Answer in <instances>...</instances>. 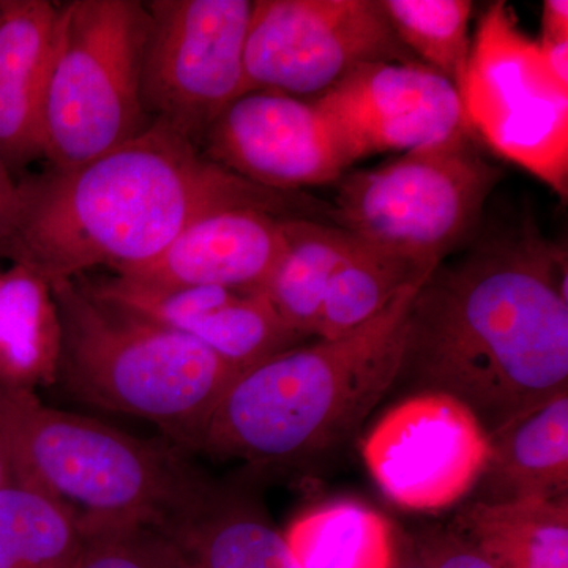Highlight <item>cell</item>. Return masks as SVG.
Returning <instances> with one entry per match:
<instances>
[{"label":"cell","instance_id":"obj_16","mask_svg":"<svg viewBox=\"0 0 568 568\" xmlns=\"http://www.w3.org/2000/svg\"><path fill=\"white\" fill-rule=\"evenodd\" d=\"M58 2L0 6V160L7 170L41 156L40 102Z\"/></svg>","mask_w":568,"mask_h":568},{"label":"cell","instance_id":"obj_20","mask_svg":"<svg viewBox=\"0 0 568 568\" xmlns=\"http://www.w3.org/2000/svg\"><path fill=\"white\" fill-rule=\"evenodd\" d=\"M357 244L358 237L335 224L286 219V246L260 293L302 338L317 336L328 284Z\"/></svg>","mask_w":568,"mask_h":568},{"label":"cell","instance_id":"obj_9","mask_svg":"<svg viewBox=\"0 0 568 568\" xmlns=\"http://www.w3.org/2000/svg\"><path fill=\"white\" fill-rule=\"evenodd\" d=\"M141 95L149 121L200 148L205 133L244 95L250 0H152ZM201 149V148H200Z\"/></svg>","mask_w":568,"mask_h":568},{"label":"cell","instance_id":"obj_10","mask_svg":"<svg viewBox=\"0 0 568 568\" xmlns=\"http://www.w3.org/2000/svg\"><path fill=\"white\" fill-rule=\"evenodd\" d=\"M377 0H256L246 32L244 95L312 100L366 63L414 62Z\"/></svg>","mask_w":568,"mask_h":568},{"label":"cell","instance_id":"obj_13","mask_svg":"<svg viewBox=\"0 0 568 568\" xmlns=\"http://www.w3.org/2000/svg\"><path fill=\"white\" fill-rule=\"evenodd\" d=\"M200 148L231 173L275 192L327 185L346 174L331 126L313 100L278 92L239 97Z\"/></svg>","mask_w":568,"mask_h":568},{"label":"cell","instance_id":"obj_15","mask_svg":"<svg viewBox=\"0 0 568 568\" xmlns=\"http://www.w3.org/2000/svg\"><path fill=\"white\" fill-rule=\"evenodd\" d=\"M163 534L194 568H297L260 500L211 477Z\"/></svg>","mask_w":568,"mask_h":568},{"label":"cell","instance_id":"obj_26","mask_svg":"<svg viewBox=\"0 0 568 568\" xmlns=\"http://www.w3.org/2000/svg\"><path fill=\"white\" fill-rule=\"evenodd\" d=\"M407 536L426 568H495L448 525L420 526Z\"/></svg>","mask_w":568,"mask_h":568},{"label":"cell","instance_id":"obj_7","mask_svg":"<svg viewBox=\"0 0 568 568\" xmlns=\"http://www.w3.org/2000/svg\"><path fill=\"white\" fill-rule=\"evenodd\" d=\"M500 178L469 130L343 174L328 220L368 244L440 264L476 235Z\"/></svg>","mask_w":568,"mask_h":568},{"label":"cell","instance_id":"obj_21","mask_svg":"<svg viewBox=\"0 0 568 568\" xmlns=\"http://www.w3.org/2000/svg\"><path fill=\"white\" fill-rule=\"evenodd\" d=\"M297 568H392L399 528L357 500H332L305 514L283 532Z\"/></svg>","mask_w":568,"mask_h":568},{"label":"cell","instance_id":"obj_30","mask_svg":"<svg viewBox=\"0 0 568 568\" xmlns=\"http://www.w3.org/2000/svg\"><path fill=\"white\" fill-rule=\"evenodd\" d=\"M14 182L11 179L10 171L0 160V219L9 211L11 200H13Z\"/></svg>","mask_w":568,"mask_h":568},{"label":"cell","instance_id":"obj_33","mask_svg":"<svg viewBox=\"0 0 568 568\" xmlns=\"http://www.w3.org/2000/svg\"><path fill=\"white\" fill-rule=\"evenodd\" d=\"M0 276H2V274H0Z\"/></svg>","mask_w":568,"mask_h":568},{"label":"cell","instance_id":"obj_28","mask_svg":"<svg viewBox=\"0 0 568 568\" xmlns=\"http://www.w3.org/2000/svg\"><path fill=\"white\" fill-rule=\"evenodd\" d=\"M545 65L551 77L564 88H568V41L562 43H538Z\"/></svg>","mask_w":568,"mask_h":568},{"label":"cell","instance_id":"obj_6","mask_svg":"<svg viewBox=\"0 0 568 568\" xmlns=\"http://www.w3.org/2000/svg\"><path fill=\"white\" fill-rule=\"evenodd\" d=\"M149 11L138 0L58 2L40 102L41 156L70 170L151 123L141 95Z\"/></svg>","mask_w":568,"mask_h":568},{"label":"cell","instance_id":"obj_31","mask_svg":"<svg viewBox=\"0 0 568 568\" xmlns=\"http://www.w3.org/2000/svg\"><path fill=\"white\" fill-rule=\"evenodd\" d=\"M17 484V476H14L13 465L9 452L0 440V488L9 487V485Z\"/></svg>","mask_w":568,"mask_h":568},{"label":"cell","instance_id":"obj_3","mask_svg":"<svg viewBox=\"0 0 568 568\" xmlns=\"http://www.w3.org/2000/svg\"><path fill=\"white\" fill-rule=\"evenodd\" d=\"M407 287L372 321L335 339L276 354L235 376L205 428L201 454L290 466L338 447L394 387Z\"/></svg>","mask_w":568,"mask_h":568},{"label":"cell","instance_id":"obj_11","mask_svg":"<svg viewBox=\"0 0 568 568\" xmlns=\"http://www.w3.org/2000/svg\"><path fill=\"white\" fill-rule=\"evenodd\" d=\"M489 436L463 403L436 392L407 395L384 414L362 443L373 480L395 506L439 511L476 488Z\"/></svg>","mask_w":568,"mask_h":568},{"label":"cell","instance_id":"obj_19","mask_svg":"<svg viewBox=\"0 0 568 568\" xmlns=\"http://www.w3.org/2000/svg\"><path fill=\"white\" fill-rule=\"evenodd\" d=\"M62 327L51 284L13 264L0 276V381L29 390L58 383Z\"/></svg>","mask_w":568,"mask_h":568},{"label":"cell","instance_id":"obj_17","mask_svg":"<svg viewBox=\"0 0 568 568\" xmlns=\"http://www.w3.org/2000/svg\"><path fill=\"white\" fill-rule=\"evenodd\" d=\"M568 497V390L489 436L484 473L467 500L517 504Z\"/></svg>","mask_w":568,"mask_h":568},{"label":"cell","instance_id":"obj_23","mask_svg":"<svg viewBox=\"0 0 568 568\" xmlns=\"http://www.w3.org/2000/svg\"><path fill=\"white\" fill-rule=\"evenodd\" d=\"M84 536L77 511L40 489L0 488V568H74Z\"/></svg>","mask_w":568,"mask_h":568},{"label":"cell","instance_id":"obj_18","mask_svg":"<svg viewBox=\"0 0 568 568\" xmlns=\"http://www.w3.org/2000/svg\"><path fill=\"white\" fill-rule=\"evenodd\" d=\"M448 526L495 568H568V497L517 504L467 500Z\"/></svg>","mask_w":568,"mask_h":568},{"label":"cell","instance_id":"obj_4","mask_svg":"<svg viewBox=\"0 0 568 568\" xmlns=\"http://www.w3.org/2000/svg\"><path fill=\"white\" fill-rule=\"evenodd\" d=\"M0 440L17 484L55 497L89 525L164 532L207 477L173 444L54 409L36 392L2 381Z\"/></svg>","mask_w":568,"mask_h":568},{"label":"cell","instance_id":"obj_14","mask_svg":"<svg viewBox=\"0 0 568 568\" xmlns=\"http://www.w3.org/2000/svg\"><path fill=\"white\" fill-rule=\"evenodd\" d=\"M284 246L283 216L260 209H224L186 226L149 263L118 275L152 286L260 291Z\"/></svg>","mask_w":568,"mask_h":568},{"label":"cell","instance_id":"obj_29","mask_svg":"<svg viewBox=\"0 0 568 568\" xmlns=\"http://www.w3.org/2000/svg\"><path fill=\"white\" fill-rule=\"evenodd\" d=\"M392 568H426L424 562L418 559L410 544L407 530L399 529L398 555H396L394 567Z\"/></svg>","mask_w":568,"mask_h":568},{"label":"cell","instance_id":"obj_1","mask_svg":"<svg viewBox=\"0 0 568 568\" xmlns=\"http://www.w3.org/2000/svg\"><path fill=\"white\" fill-rule=\"evenodd\" d=\"M567 272L525 222L444 260L407 308L394 386L452 396L488 436L567 392Z\"/></svg>","mask_w":568,"mask_h":568},{"label":"cell","instance_id":"obj_22","mask_svg":"<svg viewBox=\"0 0 568 568\" xmlns=\"http://www.w3.org/2000/svg\"><path fill=\"white\" fill-rule=\"evenodd\" d=\"M437 265L358 239L328 284L316 338L335 339L357 331L407 287L424 283Z\"/></svg>","mask_w":568,"mask_h":568},{"label":"cell","instance_id":"obj_2","mask_svg":"<svg viewBox=\"0 0 568 568\" xmlns=\"http://www.w3.org/2000/svg\"><path fill=\"white\" fill-rule=\"evenodd\" d=\"M237 207L283 219H328L331 212V205L246 181L151 122L91 162L14 183L0 219V256L50 284L99 265L122 272L159 256L201 216Z\"/></svg>","mask_w":568,"mask_h":568},{"label":"cell","instance_id":"obj_8","mask_svg":"<svg viewBox=\"0 0 568 568\" xmlns=\"http://www.w3.org/2000/svg\"><path fill=\"white\" fill-rule=\"evenodd\" d=\"M458 95L474 136L567 200L568 88L508 3H491L480 18Z\"/></svg>","mask_w":568,"mask_h":568},{"label":"cell","instance_id":"obj_12","mask_svg":"<svg viewBox=\"0 0 568 568\" xmlns=\"http://www.w3.org/2000/svg\"><path fill=\"white\" fill-rule=\"evenodd\" d=\"M313 103L346 170L366 156L414 151L470 130L457 88L420 61L366 63Z\"/></svg>","mask_w":568,"mask_h":568},{"label":"cell","instance_id":"obj_27","mask_svg":"<svg viewBox=\"0 0 568 568\" xmlns=\"http://www.w3.org/2000/svg\"><path fill=\"white\" fill-rule=\"evenodd\" d=\"M538 43H562L568 41L567 0H545L541 14V36Z\"/></svg>","mask_w":568,"mask_h":568},{"label":"cell","instance_id":"obj_32","mask_svg":"<svg viewBox=\"0 0 568 568\" xmlns=\"http://www.w3.org/2000/svg\"><path fill=\"white\" fill-rule=\"evenodd\" d=\"M0 6H2V0H0Z\"/></svg>","mask_w":568,"mask_h":568},{"label":"cell","instance_id":"obj_25","mask_svg":"<svg viewBox=\"0 0 568 568\" xmlns=\"http://www.w3.org/2000/svg\"><path fill=\"white\" fill-rule=\"evenodd\" d=\"M81 529L84 544L74 568H194L162 530L89 523H81Z\"/></svg>","mask_w":568,"mask_h":568},{"label":"cell","instance_id":"obj_5","mask_svg":"<svg viewBox=\"0 0 568 568\" xmlns=\"http://www.w3.org/2000/svg\"><path fill=\"white\" fill-rule=\"evenodd\" d=\"M62 327L58 383L78 402L151 422L197 454L237 369L190 336L92 297L80 280L51 284Z\"/></svg>","mask_w":568,"mask_h":568},{"label":"cell","instance_id":"obj_24","mask_svg":"<svg viewBox=\"0 0 568 568\" xmlns=\"http://www.w3.org/2000/svg\"><path fill=\"white\" fill-rule=\"evenodd\" d=\"M399 41L424 65L450 81L465 80L469 62V0H377Z\"/></svg>","mask_w":568,"mask_h":568}]
</instances>
